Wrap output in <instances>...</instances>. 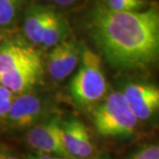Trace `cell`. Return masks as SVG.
<instances>
[{
	"mask_svg": "<svg viewBox=\"0 0 159 159\" xmlns=\"http://www.w3.org/2000/svg\"><path fill=\"white\" fill-rule=\"evenodd\" d=\"M90 33L114 68L145 70L159 63V11L119 12L98 4L90 13Z\"/></svg>",
	"mask_w": 159,
	"mask_h": 159,
	"instance_id": "cell-1",
	"label": "cell"
},
{
	"mask_svg": "<svg viewBox=\"0 0 159 159\" xmlns=\"http://www.w3.org/2000/svg\"><path fill=\"white\" fill-rule=\"evenodd\" d=\"M43 64L38 51L19 37L0 41V85L14 96L29 93L43 79Z\"/></svg>",
	"mask_w": 159,
	"mask_h": 159,
	"instance_id": "cell-2",
	"label": "cell"
},
{
	"mask_svg": "<svg viewBox=\"0 0 159 159\" xmlns=\"http://www.w3.org/2000/svg\"><path fill=\"white\" fill-rule=\"evenodd\" d=\"M70 92L76 104L82 108L93 106L107 92L101 57L89 48L82 47L80 65L71 80Z\"/></svg>",
	"mask_w": 159,
	"mask_h": 159,
	"instance_id": "cell-3",
	"label": "cell"
},
{
	"mask_svg": "<svg viewBox=\"0 0 159 159\" xmlns=\"http://www.w3.org/2000/svg\"><path fill=\"white\" fill-rule=\"evenodd\" d=\"M93 119L97 133L104 137L130 136L139 122L121 91L105 97L95 110Z\"/></svg>",
	"mask_w": 159,
	"mask_h": 159,
	"instance_id": "cell-4",
	"label": "cell"
},
{
	"mask_svg": "<svg viewBox=\"0 0 159 159\" xmlns=\"http://www.w3.org/2000/svg\"><path fill=\"white\" fill-rule=\"evenodd\" d=\"M61 123L60 118L55 116L34 125L27 134V142L32 148L43 154L74 159L65 146Z\"/></svg>",
	"mask_w": 159,
	"mask_h": 159,
	"instance_id": "cell-5",
	"label": "cell"
},
{
	"mask_svg": "<svg viewBox=\"0 0 159 159\" xmlns=\"http://www.w3.org/2000/svg\"><path fill=\"white\" fill-rule=\"evenodd\" d=\"M138 120L146 121L159 114V85L135 80L127 82L121 91Z\"/></svg>",
	"mask_w": 159,
	"mask_h": 159,
	"instance_id": "cell-6",
	"label": "cell"
},
{
	"mask_svg": "<svg viewBox=\"0 0 159 159\" xmlns=\"http://www.w3.org/2000/svg\"><path fill=\"white\" fill-rule=\"evenodd\" d=\"M82 47L76 41L66 39L51 48L47 57V69L55 80L68 77L80 61Z\"/></svg>",
	"mask_w": 159,
	"mask_h": 159,
	"instance_id": "cell-7",
	"label": "cell"
},
{
	"mask_svg": "<svg viewBox=\"0 0 159 159\" xmlns=\"http://www.w3.org/2000/svg\"><path fill=\"white\" fill-rule=\"evenodd\" d=\"M45 111L44 102L39 97L26 93L14 97L5 122L12 128H28L43 119Z\"/></svg>",
	"mask_w": 159,
	"mask_h": 159,
	"instance_id": "cell-8",
	"label": "cell"
},
{
	"mask_svg": "<svg viewBox=\"0 0 159 159\" xmlns=\"http://www.w3.org/2000/svg\"><path fill=\"white\" fill-rule=\"evenodd\" d=\"M66 148L74 159L88 158L94 148L86 125L80 119L70 118L61 123Z\"/></svg>",
	"mask_w": 159,
	"mask_h": 159,
	"instance_id": "cell-9",
	"label": "cell"
},
{
	"mask_svg": "<svg viewBox=\"0 0 159 159\" xmlns=\"http://www.w3.org/2000/svg\"><path fill=\"white\" fill-rule=\"evenodd\" d=\"M53 8L34 4L25 9L23 14V32L26 38L35 45L43 43L47 25Z\"/></svg>",
	"mask_w": 159,
	"mask_h": 159,
	"instance_id": "cell-10",
	"label": "cell"
},
{
	"mask_svg": "<svg viewBox=\"0 0 159 159\" xmlns=\"http://www.w3.org/2000/svg\"><path fill=\"white\" fill-rule=\"evenodd\" d=\"M69 34L70 27L66 19L61 12L53 8L42 45L45 48H52L67 39Z\"/></svg>",
	"mask_w": 159,
	"mask_h": 159,
	"instance_id": "cell-11",
	"label": "cell"
},
{
	"mask_svg": "<svg viewBox=\"0 0 159 159\" xmlns=\"http://www.w3.org/2000/svg\"><path fill=\"white\" fill-rule=\"evenodd\" d=\"M25 5L24 1L0 0V33L11 31L16 27Z\"/></svg>",
	"mask_w": 159,
	"mask_h": 159,
	"instance_id": "cell-12",
	"label": "cell"
},
{
	"mask_svg": "<svg viewBox=\"0 0 159 159\" xmlns=\"http://www.w3.org/2000/svg\"><path fill=\"white\" fill-rule=\"evenodd\" d=\"M101 5L111 11L130 12L147 9L149 4L143 0H108L101 2Z\"/></svg>",
	"mask_w": 159,
	"mask_h": 159,
	"instance_id": "cell-13",
	"label": "cell"
},
{
	"mask_svg": "<svg viewBox=\"0 0 159 159\" xmlns=\"http://www.w3.org/2000/svg\"><path fill=\"white\" fill-rule=\"evenodd\" d=\"M14 96L4 86L0 85V122H5L10 112Z\"/></svg>",
	"mask_w": 159,
	"mask_h": 159,
	"instance_id": "cell-14",
	"label": "cell"
},
{
	"mask_svg": "<svg viewBox=\"0 0 159 159\" xmlns=\"http://www.w3.org/2000/svg\"><path fill=\"white\" fill-rule=\"evenodd\" d=\"M129 159H159V144H151L140 148Z\"/></svg>",
	"mask_w": 159,
	"mask_h": 159,
	"instance_id": "cell-15",
	"label": "cell"
},
{
	"mask_svg": "<svg viewBox=\"0 0 159 159\" xmlns=\"http://www.w3.org/2000/svg\"><path fill=\"white\" fill-rule=\"evenodd\" d=\"M28 159H65L62 157H58L51 155H47V154H40V155H31L29 156Z\"/></svg>",
	"mask_w": 159,
	"mask_h": 159,
	"instance_id": "cell-16",
	"label": "cell"
},
{
	"mask_svg": "<svg viewBox=\"0 0 159 159\" xmlns=\"http://www.w3.org/2000/svg\"><path fill=\"white\" fill-rule=\"evenodd\" d=\"M0 159H21L19 157L12 155L10 153H2L0 152Z\"/></svg>",
	"mask_w": 159,
	"mask_h": 159,
	"instance_id": "cell-17",
	"label": "cell"
},
{
	"mask_svg": "<svg viewBox=\"0 0 159 159\" xmlns=\"http://www.w3.org/2000/svg\"><path fill=\"white\" fill-rule=\"evenodd\" d=\"M1 40H2V36L0 35V41H1Z\"/></svg>",
	"mask_w": 159,
	"mask_h": 159,
	"instance_id": "cell-18",
	"label": "cell"
}]
</instances>
